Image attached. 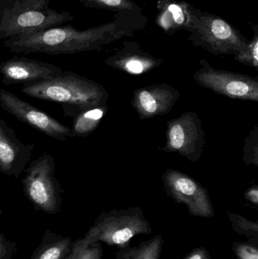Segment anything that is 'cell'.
Returning a JSON list of instances; mask_svg holds the SVG:
<instances>
[{
	"label": "cell",
	"instance_id": "2",
	"mask_svg": "<svg viewBox=\"0 0 258 259\" xmlns=\"http://www.w3.org/2000/svg\"><path fill=\"white\" fill-rule=\"evenodd\" d=\"M28 97L62 105L65 115L74 118L80 112L107 105L109 93L102 85L72 71H62L48 80L23 84Z\"/></svg>",
	"mask_w": 258,
	"mask_h": 259
},
{
	"label": "cell",
	"instance_id": "21",
	"mask_svg": "<svg viewBox=\"0 0 258 259\" xmlns=\"http://www.w3.org/2000/svg\"><path fill=\"white\" fill-rule=\"evenodd\" d=\"M236 59L239 62L258 68V39L256 37L252 42L248 44L247 48L242 53L236 54Z\"/></svg>",
	"mask_w": 258,
	"mask_h": 259
},
{
	"label": "cell",
	"instance_id": "5",
	"mask_svg": "<svg viewBox=\"0 0 258 259\" xmlns=\"http://www.w3.org/2000/svg\"><path fill=\"white\" fill-rule=\"evenodd\" d=\"M151 232V225L142 210L139 207H132L103 211L85 236L92 243L103 242L108 246L121 248L130 244L131 239L136 236Z\"/></svg>",
	"mask_w": 258,
	"mask_h": 259
},
{
	"label": "cell",
	"instance_id": "11",
	"mask_svg": "<svg viewBox=\"0 0 258 259\" xmlns=\"http://www.w3.org/2000/svg\"><path fill=\"white\" fill-rule=\"evenodd\" d=\"M198 24L199 44L215 54H237L248 47L245 39L224 20L204 17Z\"/></svg>",
	"mask_w": 258,
	"mask_h": 259
},
{
	"label": "cell",
	"instance_id": "25",
	"mask_svg": "<svg viewBox=\"0 0 258 259\" xmlns=\"http://www.w3.org/2000/svg\"><path fill=\"white\" fill-rule=\"evenodd\" d=\"M183 259H212L210 253L204 247H197L191 251Z\"/></svg>",
	"mask_w": 258,
	"mask_h": 259
},
{
	"label": "cell",
	"instance_id": "12",
	"mask_svg": "<svg viewBox=\"0 0 258 259\" xmlns=\"http://www.w3.org/2000/svg\"><path fill=\"white\" fill-rule=\"evenodd\" d=\"M63 71L61 67L48 62L15 56L0 64L2 83L6 86L33 83L48 80Z\"/></svg>",
	"mask_w": 258,
	"mask_h": 259
},
{
	"label": "cell",
	"instance_id": "27",
	"mask_svg": "<svg viewBox=\"0 0 258 259\" xmlns=\"http://www.w3.org/2000/svg\"><path fill=\"white\" fill-rule=\"evenodd\" d=\"M3 210L0 209V215H1V214H3Z\"/></svg>",
	"mask_w": 258,
	"mask_h": 259
},
{
	"label": "cell",
	"instance_id": "3",
	"mask_svg": "<svg viewBox=\"0 0 258 259\" xmlns=\"http://www.w3.org/2000/svg\"><path fill=\"white\" fill-rule=\"evenodd\" d=\"M51 0H0V39L61 26L74 20L68 11L50 7Z\"/></svg>",
	"mask_w": 258,
	"mask_h": 259
},
{
	"label": "cell",
	"instance_id": "6",
	"mask_svg": "<svg viewBox=\"0 0 258 259\" xmlns=\"http://www.w3.org/2000/svg\"><path fill=\"white\" fill-rule=\"evenodd\" d=\"M205 146V134L196 112H186L167 123L166 144L162 150L176 152L196 162Z\"/></svg>",
	"mask_w": 258,
	"mask_h": 259
},
{
	"label": "cell",
	"instance_id": "14",
	"mask_svg": "<svg viewBox=\"0 0 258 259\" xmlns=\"http://www.w3.org/2000/svg\"><path fill=\"white\" fill-rule=\"evenodd\" d=\"M106 65L132 75H141L161 65L160 59H154L141 52L125 51L109 58Z\"/></svg>",
	"mask_w": 258,
	"mask_h": 259
},
{
	"label": "cell",
	"instance_id": "15",
	"mask_svg": "<svg viewBox=\"0 0 258 259\" xmlns=\"http://www.w3.org/2000/svg\"><path fill=\"white\" fill-rule=\"evenodd\" d=\"M73 244L71 237H62L46 230L30 259H65L72 249Z\"/></svg>",
	"mask_w": 258,
	"mask_h": 259
},
{
	"label": "cell",
	"instance_id": "10",
	"mask_svg": "<svg viewBox=\"0 0 258 259\" xmlns=\"http://www.w3.org/2000/svg\"><path fill=\"white\" fill-rule=\"evenodd\" d=\"M180 97V92L171 85H150L133 91L131 106L139 119H148L169 113Z\"/></svg>",
	"mask_w": 258,
	"mask_h": 259
},
{
	"label": "cell",
	"instance_id": "9",
	"mask_svg": "<svg viewBox=\"0 0 258 259\" xmlns=\"http://www.w3.org/2000/svg\"><path fill=\"white\" fill-rule=\"evenodd\" d=\"M0 107L21 122L58 141L74 137L69 127L5 89L0 90Z\"/></svg>",
	"mask_w": 258,
	"mask_h": 259
},
{
	"label": "cell",
	"instance_id": "26",
	"mask_svg": "<svg viewBox=\"0 0 258 259\" xmlns=\"http://www.w3.org/2000/svg\"><path fill=\"white\" fill-rule=\"evenodd\" d=\"M244 197L248 202L257 205L258 204V186L254 184L248 188L244 193Z\"/></svg>",
	"mask_w": 258,
	"mask_h": 259
},
{
	"label": "cell",
	"instance_id": "19",
	"mask_svg": "<svg viewBox=\"0 0 258 259\" xmlns=\"http://www.w3.org/2000/svg\"><path fill=\"white\" fill-rule=\"evenodd\" d=\"M232 228L236 234L244 236L249 243L258 247V225L257 222L245 219L241 214L227 212Z\"/></svg>",
	"mask_w": 258,
	"mask_h": 259
},
{
	"label": "cell",
	"instance_id": "24",
	"mask_svg": "<svg viewBox=\"0 0 258 259\" xmlns=\"http://www.w3.org/2000/svg\"><path fill=\"white\" fill-rule=\"evenodd\" d=\"M16 243L8 240L0 233V259H12L16 251Z\"/></svg>",
	"mask_w": 258,
	"mask_h": 259
},
{
	"label": "cell",
	"instance_id": "20",
	"mask_svg": "<svg viewBox=\"0 0 258 259\" xmlns=\"http://www.w3.org/2000/svg\"><path fill=\"white\" fill-rule=\"evenodd\" d=\"M243 161L248 165L258 166V126H254L245 139Z\"/></svg>",
	"mask_w": 258,
	"mask_h": 259
},
{
	"label": "cell",
	"instance_id": "17",
	"mask_svg": "<svg viewBox=\"0 0 258 259\" xmlns=\"http://www.w3.org/2000/svg\"><path fill=\"white\" fill-rule=\"evenodd\" d=\"M108 112V104L95 106L80 112L74 117L71 131L74 137H86L99 125Z\"/></svg>",
	"mask_w": 258,
	"mask_h": 259
},
{
	"label": "cell",
	"instance_id": "18",
	"mask_svg": "<svg viewBox=\"0 0 258 259\" xmlns=\"http://www.w3.org/2000/svg\"><path fill=\"white\" fill-rule=\"evenodd\" d=\"M103 249L100 242L91 243L86 236L76 240L72 249L65 259H102Z\"/></svg>",
	"mask_w": 258,
	"mask_h": 259
},
{
	"label": "cell",
	"instance_id": "22",
	"mask_svg": "<svg viewBox=\"0 0 258 259\" xmlns=\"http://www.w3.org/2000/svg\"><path fill=\"white\" fill-rule=\"evenodd\" d=\"M233 251L238 259H258L257 246L249 242H236L233 244Z\"/></svg>",
	"mask_w": 258,
	"mask_h": 259
},
{
	"label": "cell",
	"instance_id": "1",
	"mask_svg": "<svg viewBox=\"0 0 258 259\" xmlns=\"http://www.w3.org/2000/svg\"><path fill=\"white\" fill-rule=\"evenodd\" d=\"M113 24L78 30L57 26L6 39L3 47L15 54L71 55L98 50L116 38Z\"/></svg>",
	"mask_w": 258,
	"mask_h": 259
},
{
	"label": "cell",
	"instance_id": "13",
	"mask_svg": "<svg viewBox=\"0 0 258 259\" xmlns=\"http://www.w3.org/2000/svg\"><path fill=\"white\" fill-rule=\"evenodd\" d=\"M34 147L21 142L0 118V171L3 175L18 179L30 162Z\"/></svg>",
	"mask_w": 258,
	"mask_h": 259
},
{
	"label": "cell",
	"instance_id": "7",
	"mask_svg": "<svg viewBox=\"0 0 258 259\" xmlns=\"http://www.w3.org/2000/svg\"><path fill=\"white\" fill-rule=\"evenodd\" d=\"M200 65L201 68L194 74V79L200 86L233 100L258 102L257 78L217 69L204 60L201 61Z\"/></svg>",
	"mask_w": 258,
	"mask_h": 259
},
{
	"label": "cell",
	"instance_id": "4",
	"mask_svg": "<svg viewBox=\"0 0 258 259\" xmlns=\"http://www.w3.org/2000/svg\"><path fill=\"white\" fill-rule=\"evenodd\" d=\"M24 172L23 191L35 210L49 214L60 212L63 190L56 178L54 158L44 152L31 161Z\"/></svg>",
	"mask_w": 258,
	"mask_h": 259
},
{
	"label": "cell",
	"instance_id": "8",
	"mask_svg": "<svg viewBox=\"0 0 258 259\" xmlns=\"http://www.w3.org/2000/svg\"><path fill=\"white\" fill-rule=\"evenodd\" d=\"M167 195L183 204L189 214L195 217H215V210L208 190L191 177L179 170L168 169L162 175Z\"/></svg>",
	"mask_w": 258,
	"mask_h": 259
},
{
	"label": "cell",
	"instance_id": "16",
	"mask_svg": "<svg viewBox=\"0 0 258 259\" xmlns=\"http://www.w3.org/2000/svg\"><path fill=\"white\" fill-rule=\"evenodd\" d=\"M163 244V237L159 234L137 246L129 244L119 248L115 254V259H160Z\"/></svg>",
	"mask_w": 258,
	"mask_h": 259
},
{
	"label": "cell",
	"instance_id": "23",
	"mask_svg": "<svg viewBox=\"0 0 258 259\" xmlns=\"http://www.w3.org/2000/svg\"><path fill=\"white\" fill-rule=\"evenodd\" d=\"M86 6L96 7L115 8V9H130L132 3L128 0H80Z\"/></svg>",
	"mask_w": 258,
	"mask_h": 259
}]
</instances>
